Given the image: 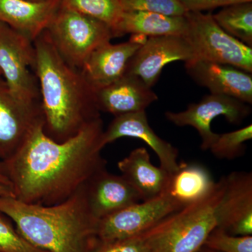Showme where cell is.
<instances>
[{"instance_id":"obj_1","label":"cell","mask_w":252,"mask_h":252,"mask_svg":"<svg viewBox=\"0 0 252 252\" xmlns=\"http://www.w3.org/2000/svg\"><path fill=\"white\" fill-rule=\"evenodd\" d=\"M104 132L99 117L71 138L56 142L44 132L43 119L14 155L0 161V173L20 201L46 206L62 203L106 169L101 155Z\"/></svg>"},{"instance_id":"obj_2","label":"cell","mask_w":252,"mask_h":252,"mask_svg":"<svg viewBox=\"0 0 252 252\" xmlns=\"http://www.w3.org/2000/svg\"><path fill=\"white\" fill-rule=\"evenodd\" d=\"M33 44L44 130L52 140L64 142L100 117L94 90L80 69L63 59L47 31Z\"/></svg>"},{"instance_id":"obj_3","label":"cell","mask_w":252,"mask_h":252,"mask_svg":"<svg viewBox=\"0 0 252 252\" xmlns=\"http://www.w3.org/2000/svg\"><path fill=\"white\" fill-rule=\"evenodd\" d=\"M85 185L62 203L49 206L0 196V212L36 248L48 252H91L97 243L98 220L89 209Z\"/></svg>"},{"instance_id":"obj_4","label":"cell","mask_w":252,"mask_h":252,"mask_svg":"<svg viewBox=\"0 0 252 252\" xmlns=\"http://www.w3.org/2000/svg\"><path fill=\"white\" fill-rule=\"evenodd\" d=\"M224 188L222 177L205 198L174 212L140 234L150 252H198L217 227Z\"/></svg>"},{"instance_id":"obj_5","label":"cell","mask_w":252,"mask_h":252,"mask_svg":"<svg viewBox=\"0 0 252 252\" xmlns=\"http://www.w3.org/2000/svg\"><path fill=\"white\" fill-rule=\"evenodd\" d=\"M46 31L63 59L80 70L94 50L116 37L106 23L62 6Z\"/></svg>"},{"instance_id":"obj_6","label":"cell","mask_w":252,"mask_h":252,"mask_svg":"<svg viewBox=\"0 0 252 252\" xmlns=\"http://www.w3.org/2000/svg\"><path fill=\"white\" fill-rule=\"evenodd\" d=\"M185 36L193 50L194 60L228 64L252 72V48L227 34L210 13L188 11Z\"/></svg>"},{"instance_id":"obj_7","label":"cell","mask_w":252,"mask_h":252,"mask_svg":"<svg viewBox=\"0 0 252 252\" xmlns=\"http://www.w3.org/2000/svg\"><path fill=\"white\" fill-rule=\"evenodd\" d=\"M35 51L27 36L0 22V71L11 94L29 105L41 104L34 69Z\"/></svg>"},{"instance_id":"obj_8","label":"cell","mask_w":252,"mask_h":252,"mask_svg":"<svg viewBox=\"0 0 252 252\" xmlns=\"http://www.w3.org/2000/svg\"><path fill=\"white\" fill-rule=\"evenodd\" d=\"M180 207L165 193L152 200L131 205L97 222L96 236L109 243L142 234Z\"/></svg>"},{"instance_id":"obj_9","label":"cell","mask_w":252,"mask_h":252,"mask_svg":"<svg viewBox=\"0 0 252 252\" xmlns=\"http://www.w3.org/2000/svg\"><path fill=\"white\" fill-rule=\"evenodd\" d=\"M251 113L246 103L238 99L210 94L204 96L198 103L189 104L183 112L165 113L167 120L177 126H191L201 137V149L208 150L219 134L212 132L211 124L216 118L223 116L228 123L238 125Z\"/></svg>"},{"instance_id":"obj_10","label":"cell","mask_w":252,"mask_h":252,"mask_svg":"<svg viewBox=\"0 0 252 252\" xmlns=\"http://www.w3.org/2000/svg\"><path fill=\"white\" fill-rule=\"evenodd\" d=\"M192 60L193 50L185 36H151L131 58L126 74L140 78L152 88L158 81L166 64Z\"/></svg>"},{"instance_id":"obj_11","label":"cell","mask_w":252,"mask_h":252,"mask_svg":"<svg viewBox=\"0 0 252 252\" xmlns=\"http://www.w3.org/2000/svg\"><path fill=\"white\" fill-rule=\"evenodd\" d=\"M43 119L41 104L29 105L18 100L0 77V161L14 155Z\"/></svg>"},{"instance_id":"obj_12","label":"cell","mask_w":252,"mask_h":252,"mask_svg":"<svg viewBox=\"0 0 252 252\" xmlns=\"http://www.w3.org/2000/svg\"><path fill=\"white\" fill-rule=\"evenodd\" d=\"M224 178V192L217 212V228L233 235H252V172H233Z\"/></svg>"},{"instance_id":"obj_13","label":"cell","mask_w":252,"mask_h":252,"mask_svg":"<svg viewBox=\"0 0 252 252\" xmlns=\"http://www.w3.org/2000/svg\"><path fill=\"white\" fill-rule=\"evenodd\" d=\"M147 36L132 34L128 41L104 43L93 51L81 72L94 90L112 84L125 75L131 58L147 41Z\"/></svg>"},{"instance_id":"obj_14","label":"cell","mask_w":252,"mask_h":252,"mask_svg":"<svg viewBox=\"0 0 252 252\" xmlns=\"http://www.w3.org/2000/svg\"><path fill=\"white\" fill-rule=\"evenodd\" d=\"M185 68L193 81L208 89L210 94L252 104V73L228 64L198 60L186 62Z\"/></svg>"},{"instance_id":"obj_15","label":"cell","mask_w":252,"mask_h":252,"mask_svg":"<svg viewBox=\"0 0 252 252\" xmlns=\"http://www.w3.org/2000/svg\"><path fill=\"white\" fill-rule=\"evenodd\" d=\"M122 137L140 139L145 142L157 154L160 167L169 173H173L180 168L181 163L177 160L178 149L157 135L149 125L145 111L114 118L104 130V145Z\"/></svg>"},{"instance_id":"obj_16","label":"cell","mask_w":252,"mask_h":252,"mask_svg":"<svg viewBox=\"0 0 252 252\" xmlns=\"http://www.w3.org/2000/svg\"><path fill=\"white\" fill-rule=\"evenodd\" d=\"M85 187L88 205L97 220L142 201L140 194L122 175L109 173L106 169L93 176Z\"/></svg>"},{"instance_id":"obj_17","label":"cell","mask_w":252,"mask_h":252,"mask_svg":"<svg viewBox=\"0 0 252 252\" xmlns=\"http://www.w3.org/2000/svg\"><path fill=\"white\" fill-rule=\"evenodd\" d=\"M94 97L99 112L115 117L145 111L158 99L140 78L126 74L112 84L94 90Z\"/></svg>"},{"instance_id":"obj_18","label":"cell","mask_w":252,"mask_h":252,"mask_svg":"<svg viewBox=\"0 0 252 252\" xmlns=\"http://www.w3.org/2000/svg\"><path fill=\"white\" fill-rule=\"evenodd\" d=\"M61 6V0H0V22L34 41L48 29Z\"/></svg>"},{"instance_id":"obj_19","label":"cell","mask_w":252,"mask_h":252,"mask_svg":"<svg viewBox=\"0 0 252 252\" xmlns=\"http://www.w3.org/2000/svg\"><path fill=\"white\" fill-rule=\"evenodd\" d=\"M118 168L124 179L140 194L142 201L160 196L170 175L161 167L152 163L148 151L144 147L132 150L118 162Z\"/></svg>"},{"instance_id":"obj_20","label":"cell","mask_w":252,"mask_h":252,"mask_svg":"<svg viewBox=\"0 0 252 252\" xmlns=\"http://www.w3.org/2000/svg\"><path fill=\"white\" fill-rule=\"evenodd\" d=\"M215 185L211 174L203 165L182 162L177 171L170 174L163 193L182 209L205 198Z\"/></svg>"},{"instance_id":"obj_21","label":"cell","mask_w":252,"mask_h":252,"mask_svg":"<svg viewBox=\"0 0 252 252\" xmlns=\"http://www.w3.org/2000/svg\"><path fill=\"white\" fill-rule=\"evenodd\" d=\"M189 23L185 16H168L150 11H124L114 30L116 36L126 34L151 36H185Z\"/></svg>"},{"instance_id":"obj_22","label":"cell","mask_w":252,"mask_h":252,"mask_svg":"<svg viewBox=\"0 0 252 252\" xmlns=\"http://www.w3.org/2000/svg\"><path fill=\"white\" fill-rule=\"evenodd\" d=\"M212 16L227 34L252 47V1L223 6Z\"/></svg>"},{"instance_id":"obj_23","label":"cell","mask_w":252,"mask_h":252,"mask_svg":"<svg viewBox=\"0 0 252 252\" xmlns=\"http://www.w3.org/2000/svg\"><path fill=\"white\" fill-rule=\"evenodd\" d=\"M61 6L106 23L114 33L124 13L119 0H61Z\"/></svg>"},{"instance_id":"obj_24","label":"cell","mask_w":252,"mask_h":252,"mask_svg":"<svg viewBox=\"0 0 252 252\" xmlns=\"http://www.w3.org/2000/svg\"><path fill=\"white\" fill-rule=\"evenodd\" d=\"M252 138V126L250 124L233 132L219 134L209 149L217 158L233 160L243 155L245 143Z\"/></svg>"},{"instance_id":"obj_25","label":"cell","mask_w":252,"mask_h":252,"mask_svg":"<svg viewBox=\"0 0 252 252\" xmlns=\"http://www.w3.org/2000/svg\"><path fill=\"white\" fill-rule=\"evenodd\" d=\"M203 247L218 252H252V235H233L221 228H215Z\"/></svg>"},{"instance_id":"obj_26","label":"cell","mask_w":252,"mask_h":252,"mask_svg":"<svg viewBox=\"0 0 252 252\" xmlns=\"http://www.w3.org/2000/svg\"><path fill=\"white\" fill-rule=\"evenodd\" d=\"M124 11H150L168 16H185L188 11L178 0H119Z\"/></svg>"},{"instance_id":"obj_27","label":"cell","mask_w":252,"mask_h":252,"mask_svg":"<svg viewBox=\"0 0 252 252\" xmlns=\"http://www.w3.org/2000/svg\"><path fill=\"white\" fill-rule=\"evenodd\" d=\"M0 252H48L28 241L0 212Z\"/></svg>"},{"instance_id":"obj_28","label":"cell","mask_w":252,"mask_h":252,"mask_svg":"<svg viewBox=\"0 0 252 252\" xmlns=\"http://www.w3.org/2000/svg\"><path fill=\"white\" fill-rule=\"evenodd\" d=\"M91 252H150V250L139 235L109 243H100L97 240V245Z\"/></svg>"},{"instance_id":"obj_29","label":"cell","mask_w":252,"mask_h":252,"mask_svg":"<svg viewBox=\"0 0 252 252\" xmlns=\"http://www.w3.org/2000/svg\"><path fill=\"white\" fill-rule=\"evenodd\" d=\"M183 5L187 11H197L203 12L216 9L218 7H223L235 3L252 1V0H178Z\"/></svg>"},{"instance_id":"obj_30","label":"cell","mask_w":252,"mask_h":252,"mask_svg":"<svg viewBox=\"0 0 252 252\" xmlns=\"http://www.w3.org/2000/svg\"><path fill=\"white\" fill-rule=\"evenodd\" d=\"M0 196L1 197H14L15 195L12 187L5 185L0 182Z\"/></svg>"},{"instance_id":"obj_31","label":"cell","mask_w":252,"mask_h":252,"mask_svg":"<svg viewBox=\"0 0 252 252\" xmlns=\"http://www.w3.org/2000/svg\"><path fill=\"white\" fill-rule=\"evenodd\" d=\"M0 182H2V183L5 184V185L11 187V182H9V180H8L4 175H3L1 173H0Z\"/></svg>"},{"instance_id":"obj_32","label":"cell","mask_w":252,"mask_h":252,"mask_svg":"<svg viewBox=\"0 0 252 252\" xmlns=\"http://www.w3.org/2000/svg\"><path fill=\"white\" fill-rule=\"evenodd\" d=\"M198 252H218L213 251V250H210V249H207L205 248V247H203Z\"/></svg>"},{"instance_id":"obj_33","label":"cell","mask_w":252,"mask_h":252,"mask_svg":"<svg viewBox=\"0 0 252 252\" xmlns=\"http://www.w3.org/2000/svg\"><path fill=\"white\" fill-rule=\"evenodd\" d=\"M29 1H45V0H29Z\"/></svg>"},{"instance_id":"obj_34","label":"cell","mask_w":252,"mask_h":252,"mask_svg":"<svg viewBox=\"0 0 252 252\" xmlns=\"http://www.w3.org/2000/svg\"><path fill=\"white\" fill-rule=\"evenodd\" d=\"M1 77V71H0V77Z\"/></svg>"}]
</instances>
